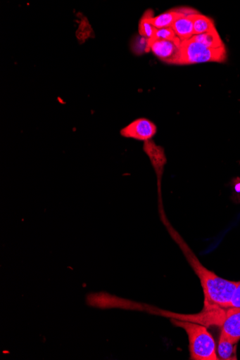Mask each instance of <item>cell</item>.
<instances>
[{"label": "cell", "mask_w": 240, "mask_h": 360, "mask_svg": "<svg viewBox=\"0 0 240 360\" xmlns=\"http://www.w3.org/2000/svg\"><path fill=\"white\" fill-rule=\"evenodd\" d=\"M190 262L198 275L204 294L203 311H214L229 308L232 297L238 282L222 278L204 268L195 256H190Z\"/></svg>", "instance_id": "6da1fadb"}, {"label": "cell", "mask_w": 240, "mask_h": 360, "mask_svg": "<svg viewBox=\"0 0 240 360\" xmlns=\"http://www.w3.org/2000/svg\"><path fill=\"white\" fill-rule=\"evenodd\" d=\"M172 322L183 328L188 335L191 359H219L215 341L205 326L191 321L173 319Z\"/></svg>", "instance_id": "7a4b0ae2"}, {"label": "cell", "mask_w": 240, "mask_h": 360, "mask_svg": "<svg viewBox=\"0 0 240 360\" xmlns=\"http://www.w3.org/2000/svg\"><path fill=\"white\" fill-rule=\"evenodd\" d=\"M181 65H192L208 62L222 63L227 60L225 46L218 49L206 47L194 40L182 42Z\"/></svg>", "instance_id": "3957f363"}, {"label": "cell", "mask_w": 240, "mask_h": 360, "mask_svg": "<svg viewBox=\"0 0 240 360\" xmlns=\"http://www.w3.org/2000/svg\"><path fill=\"white\" fill-rule=\"evenodd\" d=\"M182 41L151 39L150 51L158 59L168 64L181 65Z\"/></svg>", "instance_id": "277c9868"}, {"label": "cell", "mask_w": 240, "mask_h": 360, "mask_svg": "<svg viewBox=\"0 0 240 360\" xmlns=\"http://www.w3.org/2000/svg\"><path fill=\"white\" fill-rule=\"evenodd\" d=\"M215 324L221 329V334L236 344L240 340V309H224L217 316Z\"/></svg>", "instance_id": "5b68a950"}, {"label": "cell", "mask_w": 240, "mask_h": 360, "mask_svg": "<svg viewBox=\"0 0 240 360\" xmlns=\"http://www.w3.org/2000/svg\"><path fill=\"white\" fill-rule=\"evenodd\" d=\"M156 133V125L144 117L132 121L120 130V135L122 137L144 142L153 140Z\"/></svg>", "instance_id": "8992f818"}, {"label": "cell", "mask_w": 240, "mask_h": 360, "mask_svg": "<svg viewBox=\"0 0 240 360\" xmlns=\"http://www.w3.org/2000/svg\"><path fill=\"white\" fill-rule=\"evenodd\" d=\"M144 150L149 158L156 174L158 186H160L161 179L167 162L165 150L163 147L158 146L153 140L144 142Z\"/></svg>", "instance_id": "52a82bcc"}, {"label": "cell", "mask_w": 240, "mask_h": 360, "mask_svg": "<svg viewBox=\"0 0 240 360\" xmlns=\"http://www.w3.org/2000/svg\"><path fill=\"white\" fill-rule=\"evenodd\" d=\"M196 13L198 12L191 8L174 9L154 17L152 22L156 29L168 28L172 27L176 20L180 16Z\"/></svg>", "instance_id": "ba28073f"}, {"label": "cell", "mask_w": 240, "mask_h": 360, "mask_svg": "<svg viewBox=\"0 0 240 360\" xmlns=\"http://www.w3.org/2000/svg\"><path fill=\"white\" fill-rule=\"evenodd\" d=\"M193 15L194 14H184L180 16L171 27L182 42L191 39L194 36Z\"/></svg>", "instance_id": "9c48e42d"}, {"label": "cell", "mask_w": 240, "mask_h": 360, "mask_svg": "<svg viewBox=\"0 0 240 360\" xmlns=\"http://www.w3.org/2000/svg\"><path fill=\"white\" fill-rule=\"evenodd\" d=\"M194 35L208 34L217 30L213 19L198 13L192 15Z\"/></svg>", "instance_id": "30bf717a"}, {"label": "cell", "mask_w": 240, "mask_h": 360, "mask_svg": "<svg viewBox=\"0 0 240 360\" xmlns=\"http://www.w3.org/2000/svg\"><path fill=\"white\" fill-rule=\"evenodd\" d=\"M191 39L210 49H218L225 46L217 30L208 32V34L194 35Z\"/></svg>", "instance_id": "8fae6325"}, {"label": "cell", "mask_w": 240, "mask_h": 360, "mask_svg": "<svg viewBox=\"0 0 240 360\" xmlns=\"http://www.w3.org/2000/svg\"><path fill=\"white\" fill-rule=\"evenodd\" d=\"M154 13L152 10H147L142 16L139 22V35L148 39H153L156 28L153 24Z\"/></svg>", "instance_id": "7c38bea8"}, {"label": "cell", "mask_w": 240, "mask_h": 360, "mask_svg": "<svg viewBox=\"0 0 240 360\" xmlns=\"http://www.w3.org/2000/svg\"><path fill=\"white\" fill-rule=\"evenodd\" d=\"M235 347L236 344L221 334L217 347L218 359H236Z\"/></svg>", "instance_id": "4fadbf2b"}, {"label": "cell", "mask_w": 240, "mask_h": 360, "mask_svg": "<svg viewBox=\"0 0 240 360\" xmlns=\"http://www.w3.org/2000/svg\"><path fill=\"white\" fill-rule=\"evenodd\" d=\"M93 29L88 20L83 17L77 30V39L80 44L86 42L93 35Z\"/></svg>", "instance_id": "5bb4252c"}, {"label": "cell", "mask_w": 240, "mask_h": 360, "mask_svg": "<svg viewBox=\"0 0 240 360\" xmlns=\"http://www.w3.org/2000/svg\"><path fill=\"white\" fill-rule=\"evenodd\" d=\"M131 49L136 55H142L150 52V39L140 35L134 37L131 43Z\"/></svg>", "instance_id": "9a60e30c"}, {"label": "cell", "mask_w": 240, "mask_h": 360, "mask_svg": "<svg viewBox=\"0 0 240 360\" xmlns=\"http://www.w3.org/2000/svg\"><path fill=\"white\" fill-rule=\"evenodd\" d=\"M153 39L164 41L180 40L172 27L156 29Z\"/></svg>", "instance_id": "2e32d148"}, {"label": "cell", "mask_w": 240, "mask_h": 360, "mask_svg": "<svg viewBox=\"0 0 240 360\" xmlns=\"http://www.w3.org/2000/svg\"><path fill=\"white\" fill-rule=\"evenodd\" d=\"M229 308L240 309V282H238L237 285L234 290L229 304Z\"/></svg>", "instance_id": "e0dca14e"}]
</instances>
